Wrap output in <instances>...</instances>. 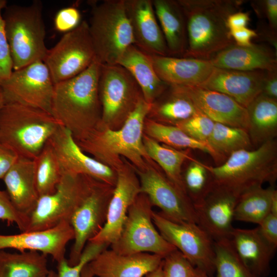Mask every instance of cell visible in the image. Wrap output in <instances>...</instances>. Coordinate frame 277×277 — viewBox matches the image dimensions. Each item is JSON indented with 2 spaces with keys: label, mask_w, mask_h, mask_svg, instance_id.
Masks as SVG:
<instances>
[{
  "label": "cell",
  "mask_w": 277,
  "mask_h": 277,
  "mask_svg": "<svg viewBox=\"0 0 277 277\" xmlns=\"http://www.w3.org/2000/svg\"><path fill=\"white\" fill-rule=\"evenodd\" d=\"M101 67L96 60L80 74L54 84L51 114L76 141L85 138L101 121Z\"/></svg>",
  "instance_id": "obj_1"
},
{
  "label": "cell",
  "mask_w": 277,
  "mask_h": 277,
  "mask_svg": "<svg viewBox=\"0 0 277 277\" xmlns=\"http://www.w3.org/2000/svg\"><path fill=\"white\" fill-rule=\"evenodd\" d=\"M186 21L187 48L183 57L209 60L234 42L228 17L239 11L243 1L177 0Z\"/></svg>",
  "instance_id": "obj_2"
},
{
  "label": "cell",
  "mask_w": 277,
  "mask_h": 277,
  "mask_svg": "<svg viewBox=\"0 0 277 277\" xmlns=\"http://www.w3.org/2000/svg\"><path fill=\"white\" fill-rule=\"evenodd\" d=\"M213 184L238 196L266 182L273 186L277 177V144L267 141L256 149L231 153L221 165H205Z\"/></svg>",
  "instance_id": "obj_3"
},
{
  "label": "cell",
  "mask_w": 277,
  "mask_h": 277,
  "mask_svg": "<svg viewBox=\"0 0 277 277\" xmlns=\"http://www.w3.org/2000/svg\"><path fill=\"white\" fill-rule=\"evenodd\" d=\"M60 126L45 110L6 103L0 109V143L18 157L34 160Z\"/></svg>",
  "instance_id": "obj_4"
},
{
  "label": "cell",
  "mask_w": 277,
  "mask_h": 277,
  "mask_svg": "<svg viewBox=\"0 0 277 277\" xmlns=\"http://www.w3.org/2000/svg\"><path fill=\"white\" fill-rule=\"evenodd\" d=\"M151 107V104L142 97L121 129L115 130L97 126L85 138L76 142L83 151L93 154L105 164L123 155L142 169L144 159L149 157L143 144V131Z\"/></svg>",
  "instance_id": "obj_5"
},
{
  "label": "cell",
  "mask_w": 277,
  "mask_h": 277,
  "mask_svg": "<svg viewBox=\"0 0 277 277\" xmlns=\"http://www.w3.org/2000/svg\"><path fill=\"white\" fill-rule=\"evenodd\" d=\"M2 14L13 63L16 70L37 61H44L48 49L43 4L34 1L28 6L7 5Z\"/></svg>",
  "instance_id": "obj_6"
},
{
  "label": "cell",
  "mask_w": 277,
  "mask_h": 277,
  "mask_svg": "<svg viewBox=\"0 0 277 277\" xmlns=\"http://www.w3.org/2000/svg\"><path fill=\"white\" fill-rule=\"evenodd\" d=\"M89 29L96 60L116 65L125 51L134 45L124 0H105L92 5Z\"/></svg>",
  "instance_id": "obj_7"
},
{
  "label": "cell",
  "mask_w": 277,
  "mask_h": 277,
  "mask_svg": "<svg viewBox=\"0 0 277 277\" xmlns=\"http://www.w3.org/2000/svg\"><path fill=\"white\" fill-rule=\"evenodd\" d=\"M152 207L148 197L141 193L129 208L120 236L111 249L121 254L149 253L164 258L176 249L155 227Z\"/></svg>",
  "instance_id": "obj_8"
},
{
  "label": "cell",
  "mask_w": 277,
  "mask_h": 277,
  "mask_svg": "<svg viewBox=\"0 0 277 277\" xmlns=\"http://www.w3.org/2000/svg\"><path fill=\"white\" fill-rule=\"evenodd\" d=\"M90 177L63 173L55 191L39 196L29 215L26 231L44 230L70 219L88 186Z\"/></svg>",
  "instance_id": "obj_9"
},
{
  "label": "cell",
  "mask_w": 277,
  "mask_h": 277,
  "mask_svg": "<svg viewBox=\"0 0 277 277\" xmlns=\"http://www.w3.org/2000/svg\"><path fill=\"white\" fill-rule=\"evenodd\" d=\"M98 88L101 106L98 125L100 126L125 121L143 97L132 75L118 64H101Z\"/></svg>",
  "instance_id": "obj_10"
},
{
  "label": "cell",
  "mask_w": 277,
  "mask_h": 277,
  "mask_svg": "<svg viewBox=\"0 0 277 277\" xmlns=\"http://www.w3.org/2000/svg\"><path fill=\"white\" fill-rule=\"evenodd\" d=\"M96 60V54L86 21L66 33L48 49L44 63L54 84L71 78L86 70Z\"/></svg>",
  "instance_id": "obj_11"
},
{
  "label": "cell",
  "mask_w": 277,
  "mask_h": 277,
  "mask_svg": "<svg viewBox=\"0 0 277 277\" xmlns=\"http://www.w3.org/2000/svg\"><path fill=\"white\" fill-rule=\"evenodd\" d=\"M113 187L90 177L88 187L70 221L74 231V243L68 264L76 265L87 243L104 226Z\"/></svg>",
  "instance_id": "obj_12"
},
{
  "label": "cell",
  "mask_w": 277,
  "mask_h": 277,
  "mask_svg": "<svg viewBox=\"0 0 277 277\" xmlns=\"http://www.w3.org/2000/svg\"><path fill=\"white\" fill-rule=\"evenodd\" d=\"M153 222L162 236L193 265L213 277L215 273L214 241L197 223H178L153 211Z\"/></svg>",
  "instance_id": "obj_13"
},
{
  "label": "cell",
  "mask_w": 277,
  "mask_h": 277,
  "mask_svg": "<svg viewBox=\"0 0 277 277\" xmlns=\"http://www.w3.org/2000/svg\"><path fill=\"white\" fill-rule=\"evenodd\" d=\"M54 87L49 71L43 61L13 71L7 79L0 83L5 104L18 103L51 114Z\"/></svg>",
  "instance_id": "obj_14"
},
{
  "label": "cell",
  "mask_w": 277,
  "mask_h": 277,
  "mask_svg": "<svg viewBox=\"0 0 277 277\" xmlns=\"http://www.w3.org/2000/svg\"><path fill=\"white\" fill-rule=\"evenodd\" d=\"M140 192L167 219L178 223H197L193 203L167 177L154 169L138 170Z\"/></svg>",
  "instance_id": "obj_15"
},
{
  "label": "cell",
  "mask_w": 277,
  "mask_h": 277,
  "mask_svg": "<svg viewBox=\"0 0 277 277\" xmlns=\"http://www.w3.org/2000/svg\"><path fill=\"white\" fill-rule=\"evenodd\" d=\"M49 141L55 151L62 174L87 176L114 186L116 175L112 169L86 154L69 130L61 125Z\"/></svg>",
  "instance_id": "obj_16"
},
{
  "label": "cell",
  "mask_w": 277,
  "mask_h": 277,
  "mask_svg": "<svg viewBox=\"0 0 277 277\" xmlns=\"http://www.w3.org/2000/svg\"><path fill=\"white\" fill-rule=\"evenodd\" d=\"M239 196L214 185L200 202L193 204L197 224L213 241L231 239L232 221Z\"/></svg>",
  "instance_id": "obj_17"
},
{
  "label": "cell",
  "mask_w": 277,
  "mask_h": 277,
  "mask_svg": "<svg viewBox=\"0 0 277 277\" xmlns=\"http://www.w3.org/2000/svg\"><path fill=\"white\" fill-rule=\"evenodd\" d=\"M140 193V182L136 176L130 171L118 170L105 223L89 242L109 246L115 243L120 236L129 208Z\"/></svg>",
  "instance_id": "obj_18"
},
{
  "label": "cell",
  "mask_w": 277,
  "mask_h": 277,
  "mask_svg": "<svg viewBox=\"0 0 277 277\" xmlns=\"http://www.w3.org/2000/svg\"><path fill=\"white\" fill-rule=\"evenodd\" d=\"M172 86L188 98L201 113L214 122L248 131L247 109L230 97L197 86Z\"/></svg>",
  "instance_id": "obj_19"
},
{
  "label": "cell",
  "mask_w": 277,
  "mask_h": 277,
  "mask_svg": "<svg viewBox=\"0 0 277 277\" xmlns=\"http://www.w3.org/2000/svg\"><path fill=\"white\" fill-rule=\"evenodd\" d=\"M74 237V231L70 223L63 221L44 230L0 234V250L12 248L19 252L36 251L50 255L58 263L66 259V246Z\"/></svg>",
  "instance_id": "obj_20"
},
{
  "label": "cell",
  "mask_w": 277,
  "mask_h": 277,
  "mask_svg": "<svg viewBox=\"0 0 277 277\" xmlns=\"http://www.w3.org/2000/svg\"><path fill=\"white\" fill-rule=\"evenodd\" d=\"M134 38V45L149 55L168 56L152 0H124Z\"/></svg>",
  "instance_id": "obj_21"
},
{
  "label": "cell",
  "mask_w": 277,
  "mask_h": 277,
  "mask_svg": "<svg viewBox=\"0 0 277 277\" xmlns=\"http://www.w3.org/2000/svg\"><path fill=\"white\" fill-rule=\"evenodd\" d=\"M164 257L149 253L121 254L106 249L88 265L96 277H144L159 268Z\"/></svg>",
  "instance_id": "obj_22"
},
{
  "label": "cell",
  "mask_w": 277,
  "mask_h": 277,
  "mask_svg": "<svg viewBox=\"0 0 277 277\" xmlns=\"http://www.w3.org/2000/svg\"><path fill=\"white\" fill-rule=\"evenodd\" d=\"M265 71L214 68L207 80L199 86L226 94L246 108L261 93Z\"/></svg>",
  "instance_id": "obj_23"
},
{
  "label": "cell",
  "mask_w": 277,
  "mask_h": 277,
  "mask_svg": "<svg viewBox=\"0 0 277 277\" xmlns=\"http://www.w3.org/2000/svg\"><path fill=\"white\" fill-rule=\"evenodd\" d=\"M215 68L244 71L277 70L276 51L264 45L233 43L209 60Z\"/></svg>",
  "instance_id": "obj_24"
},
{
  "label": "cell",
  "mask_w": 277,
  "mask_h": 277,
  "mask_svg": "<svg viewBox=\"0 0 277 277\" xmlns=\"http://www.w3.org/2000/svg\"><path fill=\"white\" fill-rule=\"evenodd\" d=\"M148 55L159 77L169 85L199 86L215 68L209 60Z\"/></svg>",
  "instance_id": "obj_25"
},
{
  "label": "cell",
  "mask_w": 277,
  "mask_h": 277,
  "mask_svg": "<svg viewBox=\"0 0 277 277\" xmlns=\"http://www.w3.org/2000/svg\"><path fill=\"white\" fill-rule=\"evenodd\" d=\"M3 180L13 206L29 216L39 198L33 160L18 157Z\"/></svg>",
  "instance_id": "obj_26"
},
{
  "label": "cell",
  "mask_w": 277,
  "mask_h": 277,
  "mask_svg": "<svg viewBox=\"0 0 277 277\" xmlns=\"http://www.w3.org/2000/svg\"><path fill=\"white\" fill-rule=\"evenodd\" d=\"M231 240L241 261L258 277H266L270 272V264L276 249L261 236L258 228H234Z\"/></svg>",
  "instance_id": "obj_27"
},
{
  "label": "cell",
  "mask_w": 277,
  "mask_h": 277,
  "mask_svg": "<svg viewBox=\"0 0 277 277\" xmlns=\"http://www.w3.org/2000/svg\"><path fill=\"white\" fill-rule=\"evenodd\" d=\"M168 56L183 57L187 48L186 21L177 0H152Z\"/></svg>",
  "instance_id": "obj_28"
},
{
  "label": "cell",
  "mask_w": 277,
  "mask_h": 277,
  "mask_svg": "<svg viewBox=\"0 0 277 277\" xmlns=\"http://www.w3.org/2000/svg\"><path fill=\"white\" fill-rule=\"evenodd\" d=\"M117 64L132 75L140 87L143 98L152 104L168 87L155 72L148 55L134 45L129 46Z\"/></svg>",
  "instance_id": "obj_29"
},
{
  "label": "cell",
  "mask_w": 277,
  "mask_h": 277,
  "mask_svg": "<svg viewBox=\"0 0 277 277\" xmlns=\"http://www.w3.org/2000/svg\"><path fill=\"white\" fill-rule=\"evenodd\" d=\"M246 109L249 118L248 133L252 144L259 146L274 140L277 134V100L261 93Z\"/></svg>",
  "instance_id": "obj_30"
},
{
  "label": "cell",
  "mask_w": 277,
  "mask_h": 277,
  "mask_svg": "<svg viewBox=\"0 0 277 277\" xmlns=\"http://www.w3.org/2000/svg\"><path fill=\"white\" fill-rule=\"evenodd\" d=\"M47 256L36 251L0 250V277H46L50 271Z\"/></svg>",
  "instance_id": "obj_31"
},
{
  "label": "cell",
  "mask_w": 277,
  "mask_h": 277,
  "mask_svg": "<svg viewBox=\"0 0 277 277\" xmlns=\"http://www.w3.org/2000/svg\"><path fill=\"white\" fill-rule=\"evenodd\" d=\"M143 140L148 157L155 161L164 171L167 177L179 190L187 194L181 174L182 166L186 160L194 159L187 152L176 150L166 145H161L149 136H143Z\"/></svg>",
  "instance_id": "obj_32"
},
{
  "label": "cell",
  "mask_w": 277,
  "mask_h": 277,
  "mask_svg": "<svg viewBox=\"0 0 277 277\" xmlns=\"http://www.w3.org/2000/svg\"><path fill=\"white\" fill-rule=\"evenodd\" d=\"M274 189L272 185L267 188L260 186L242 194L235 208L234 220L259 225L270 213Z\"/></svg>",
  "instance_id": "obj_33"
},
{
  "label": "cell",
  "mask_w": 277,
  "mask_h": 277,
  "mask_svg": "<svg viewBox=\"0 0 277 277\" xmlns=\"http://www.w3.org/2000/svg\"><path fill=\"white\" fill-rule=\"evenodd\" d=\"M146 130L150 137L166 145L179 148L197 149L208 153L215 161L220 158L206 142L196 140L185 133L177 126L165 125L152 120H148Z\"/></svg>",
  "instance_id": "obj_34"
},
{
  "label": "cell",
  "mask_w": 277,
  "mask_h": 277,
  "mask_svg": "<svg viewBox=\"0 0 277 277\" xmlns=\"http://www.w3.org/2000/svg\"><path fill=\"white\" fill-rule=\"evenodd\" d=\"M221 161L242 149H250L251 143L248 131L241 128L215 123L206 142Z\"/></svg>",
  "instance_id": "obj_35"
},
{
  "label": "cell",
  "mask_w": 277,
  "mask_h": 277,
  "mask_svg": "<svg viewBox=\"0 0 277 277\" xmlns=\"http://www.w3.org/2000/svg\"><path fill=\"white\" fill-rule=\"evenodd\" d=\"M167 91L169 94L165 98L151 104L149 114L175 124L200 112L191 101L173 86L169 85Z\"/></svg>",
  "instance_id": "obj_36"
},
{
  "label": "cell",
  "mask_w": 277,
  "mask_h": 277,
  "mask_svg": "<svg viewBox=\"0 0 277 277\" xmlns=\"http://www.w3.org/2000/svg\"><path fill=\"white\" fill-rule=\"evenodd\" d=\"M33 161L39 197L53 193L61 179L62 173L55 151L49 141Z\"/></svg>",
  "instance_id": "obj_37"
},
{
  "label": "cell",
  "mask_w": 277,
  "mask_h": 277,
  "mask_svg": "<svg viewBox=\"0 0 277 277\" xmlns=\"http://www.w3.org/2000/svg\"><path fill=\"white\" fill-rule=\"evenodd\" d=\"M214 248L215 275L213 277H258L241 261L231 239L214 241Z\"/></svg>",
  "instance_id": "obj_38"
},
{
  "label": "cell",
  "mask_w": 277,
  "mask_h": 277,
  "mask_svg": "<svg viewBox=\"0 0 277 277\" xmlns=\"http://www.w3.org/2000/svg\"><path fill=\"white\" fill-rule=\"evenodd\" d=\"M186 193L193 203L202 200L212 189V180L205 164L193 160L183 178Z\"/></svg>",
  "instance_id": "obj_39"
},
{
  "label": "cell",
  "mask_w": 277,
  "mask_h": 277,
  "mask_svg": "<svg viewBox=\"0 0 277 277\" xmlns=\"http://www.w3.org/2000/svg\"><path fill=\"white\" fill-rule=\"evenodd\" d=\"M162 267L164 277H210L193 265L177 249L164 258Z\"/></svg>",
  "instance_id": "obj_40"
},
{
  "label": "cell",
  "mask_w": 277,
  "mask_h": 277,
  "mask_svg": "<svg viewBox=\"0 0 277 277\" xmlns=\"http://www.w3.org/2000/svg\"><path fill=\"white\" fill-rule=\"evenodd\" d=\"M108 247L106 244L88 242L76 265H70L66 259L57 263V277H81L84 267Z\"/></svg>",
  "instance_id": "obj_41"
},
{
  "label": "cell",
  "mask_w": 277,
  "mask_h": 277,
  "mask_svg": "<svg viewBox=\"0 0 277 277\" xmlns=\"http://www.w3.org/2000/svg\"><path fill=\"white\" fill-rule=\"evenodd\" d=\"M214 123L200 112L186 120L175 123V125L190 137L206 142L213 130Z\"/></svg>",
  "instance_id": "obj_42"
},
{
  "label": "cell",
  "mask_w": 277,
  "mask_h": 277,
  "mask_svg": "<svg viewBox=\"0 0 277 277\" xmlns=\"http://www.w3.org/2000/svg\"><path fill=\"white\" fill-rule=\"evenodd\" d=\"M6 0H0V83L13 71V63L5 29L2 11L7 6Z\"/></svg>",
  "instance_id": "obj_43"
},
{
  "label": "cell",
  "mask_w": 277,
  "mask_h": 277,
  "mask_svg": "<svg viewBox=\"0 0 277 277\" xmlns=\"http://www.w3.org/2000/svg\"><path fill=\"white\" fill-rule=\"evenodd\" d=\"M0 220L15 223L22 232L27 230L29 224V216L18 211L11 203L7 192L1 190Z\"/></svg>",
  "instance_id": "obj_44"
},
{
  "label": "cell",
  "mask_w": 277,
  "mask_h": 277,
  "mask_svg": "<svg viewBox=\"0 0 277 277\" xmlns=\"http://www.w3.org/2000/svg\"><path fill=\"white\" fill-rule=\"evenodd\" d=\"M81 18V14L76 8L70 6L62 8L55 16V29L60 32H69L81 24L82 21Z\"/></svg>",
  "instance_id": "obj_45"
},
{
  "label": "cell",
  "mask_w": 277,
  "mask_h": 277,
  "mask_svg": "<svg viewBox=\"0 0 277 277\" xmlns=\"http://www.w3.org/2000/svg\"><path fill=\"white\" fill-rule=\"evenodd\" d=\"M252 7L259 16L266 17L268 26L276 32L277 29V1L264 0L254 1Z\"/></svg>",
  "instance_id": "obj_46"
},
{
  "label": "cell",
  "mask_w": 277,
  "mask_h": 277,
  "mask_svg": "<svg viewBox=\"0 0 277 277\" xmlns=\"http://www.w3.org/2000/svg\"><path fill=\"white\" fill-rule=\"evenodd\" d=\"M262 238L272 247H277V215L269 213L259 224Z\"/></svg>",
  "instance_id": "obj_47"
},
{
  "label": "cell",
  "mask_w": 277,
  "mask_h": 277,
  "mask_svg": "<svg viewBox=\"0 0 277 277\" xmlns=\"http://www.w3.org/2000/svg\"><path fill=\"white\" fill-rule=\"evenodd\" d=\"M18 157L14 152L0 143V179H3Z\"/></svg>",
  "instance_id": "obj_48"
},
{
  "label": "cell",
  "mask_w": 277,
  "mask_h": 277,
  "mask_svg": "<svg viewBox=\"0 0 277 277\" xmlns=\"http://www.w3.org/2000/svg\"><path fill=\"white\" fill-rule=\"evenodd\" d=\"M261 93L277 100V70L265 71Z\"/></svg>",
  "instance_id": "obj_49"
},
{
  "label": "cell",
  "mask_w": 277,
  "mask_h": 277,
  "mask_svg": "<svg viewBox=\"0 0 277 277\" xmlns=\"http://www.w3.org/2000/svg\"><path fill=\"white\" fill-rule=\"evenodd\" d=\"M230 36L234 42L240 46H249L252 43L251 40L257 37L256 31L244 27L229 31Z\"/></svg>",
  "instance_id": "obj_50"
},
{
  "label": "cell",
  "mask_w": 277,
  "mask_h": 277,
  "mask_svg": "<svg viewBox=\"0 0 277 277\" xmlns=\"http://www.w3.org/2000/svg\"><path fill=\"white\" fill-rule=\"evenodd\" d=\"M250 19L248 13L239 11L232 13L228 17L227 26L229 31L246 27Z\"/></svg>",
  "instance_id": "obj_51"
},
{
  "label": "cell",
  "mask_w": 277,
  "mask_h": 277,
  "mask_svg": "<svg viewBox=\"0 0 277 277\" xmlns=\"http://www.w3.org/2000/svg\"><path fill=\"white\" fill-rule=\"evenodd\" d=\"M270 212L277 215V191L275 189L272 196Z\"/></svg>",
  "instance_id": "obj_52"
},
{
  "label": "cell",
  "mask_w": 277,
  "mask_h": 277,
  "mask_svg": "<svg viewBox=\"0 0 277 277\" xmlns=\"http://www.w3.org/2000/svg\"><path fill=\"white\" fill-rule=\"evenodd\" d=\"M145 277H164L162 264L159 268L149 273Z\"/></svg>",
  "instance_id": "obj_53"
},
{
  "label": "cell",
  "mask_w": 277,
  "mask_h": 277,
  "mask_svg": "<svg viewBox=\"0 0 277 277\" xmlns=\"http://www.w3.org/2000/svg\"><path fill=\"white\" fill-rule=\"evenodd\" d=\"M88 264L86 265L83 268L82 272L81 277H94L93 273L89 268Z\"/></svg>",
  "instance_id": "obj_54"
},
{
  "label": "cell",
  "mask_w": 277,
  "mask_h": 277,
  "mask_svg": "<svg viewBox=\"0 0 277 277\" xmlns=\"http://www.w3.org/2000/svg\"><path fill=\"white\" fill-rule=\"evenodd\" d=\"M5 104L4 96L2 91L0 88V109Z\"/></svg>",
  "instance_id": "obj_55"
},
{
  "label": "cell",
  "mask_w": 277,
  "mask_h": 277,
  "mask_svg": "<svg viewBox=\"0 0 277 277\" xmlns=\"http://www.w3.org/2000/svg\"><path fill=\"white\" fill-rule=\"evenodd\" d=\"M46 277H57V272L53 270H50V271Z\"/></svg>",
  "instance_id": "obj_56"
}]
</instances>
